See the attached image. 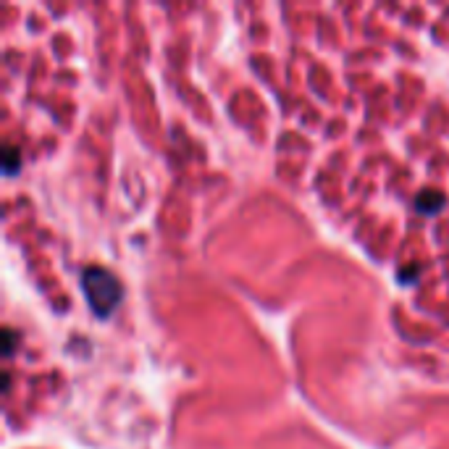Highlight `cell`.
Segmentation results:
<instances>
[{
	"instance_id": "obj_4",
	"label": "cell",
	"mask_w": 449,
	"mask_h": 449,
	"mask_svg": "<svg viewBox=\"0 0 449 449\" xmlns=\"http://www.w3.org/2000/svg\"><path fill=\"white\" fill-rule=\"evenodd\" d=\"M14 347H16V334H14V329H3V355L5 357H11L14 355Z\"/></svg>"
},
{
	"instance_id": "obj_5",
	"label": "cell",
	"mask_w": 449,
	"mask_h": 449,
	"mask_svg": "<svg viewBox=\"0 0 449 449\" xmlns=\"http://www.w3.org/2000/svg\"><path fill=\"white\" fill-rule=\"evenodd\" d=\"M413 271H415V266H405V268L400 271L402 273L400 279H402V281H413Z\"/></svg>"
},
{
	"instance_id": "obj_1",
	"label": "cell",
	"mask_w": 449,
	"mask_h": 449,
	"mask_svg": "<svg viewBox=\"0 0 449 449\" xmlns=\"http://www.w3.org/2000/svg\"><path fill=\"white\" fill-rule=\"evenodd\" d=\"M81 289L87 294V303L97 318H108L121 303V281L108 268L87 266L81 271Z\"/></svg>"
},
{
	"instance_id": "obj_2",
	"label": "cell",
	"mask_w": 449,
	"mask_h": 449,
	"mask_svg": "<svg viewBox=\"0 0 449 449\" xmlns=\"http://www.w3.org/2000/svg\"><path fill=\"white\" fill-rule=\"evenodd\" d=\"M444 203H447V197L441 192H436V190H423V192L413 200V205H415L418 213H426V216L439 213V210L444 208Z\"/></svg>"
},
{
	"instance_id": "obj_3",
	"label": "cell",
	"mask_w": 449,
	"mask_h": 449,
	"mask_svg": "<svg viewBox=\"0 0 449 449\" xmlns=\"http://www.w3.org/2000/svg\"><path fill=\"white\" fill-rule=\"evenodd\" d=\"M18 163H21V158H18V153H16V147H5V153H3V168H5V174L8 177H14L18 171Z\"/></svg>"
}]
</instances>
